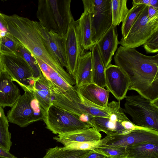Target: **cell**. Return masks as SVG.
Wrapping results in <instances>:
<instances>
[{
    "label": "cell",
    "mask_w": 158,
    "mask_h": 158,
    "mask_svg": "<svg viewBox=\"0 0 158 158\" xmlns=\"http://www.w3.org/2000/svg\"><path fill=\"white\" fill-rule=\"evenodd\" d=\"M2 67L13 81L16 82L24 91L32 92L35 80L29 65L18 52H0Z\"/></svg>",
    "instance_id": "obj_8"
},
{
    "label": "cell",
    "mask_w": 158,
    "mask_h": 158,
    "mask_svg": "<svg viewBox=\"0 0 158 158\" xmlns=\"http://www.w3.org/2000/svg\"><path fill=\"white\" fill-rule=\"evenodd\" d=\"M74 77L76 88L93 83L91 52H85L80 56Z\"/></svg>",
    "instance_id": "obj_19"
},
{
    "label": "cell",
    "mask_w": 158,
    "mask_h": 158,
    "mask_svg": "<svg viewBox=\"0 0 158 158\" xmlns=\"http://www.w3.org/2000/svg\"></svg>",
    "instance_id": "obj_41"
},
{
    "label": "cell",
    "mask_w": 158,
    "mask_h": 158,
    "mask_svg": "<svg viewBox=\"0 0 158 158\" xmlns=\"http://www.w3.org/2000/svg\"><path fill=\"white\" fill-rule=\"evenodd\" d=\"M10 34L7 22L3 14L0 12V39Z\"/></svg>",
    "instance_id": "obj_34"
},
{
    "label": "cell",
    "mask_w": 158,
    "mask_h": 158,
    "mask_svg": "<svg viewBox=\"0 0 158 158\" xmlns=\"http://www.w3.org/2000/svg\"><path fill=\"white\" fill-rule=\"evenodd\" d=\"M110 158L106 157H105V158Z\"/></svg>",
    "instance_id": "obj_40"
},
{
    "label": "cell",
    "mask_w": 158,
    "mask_h": 158,
    "mask_svg": "<svg viewBox=\"0 0 158 158\" xmlns=\"http://www.w3.org/2000/svg\"><path fill=\"white\" fill-rule=\"evenodd\" d=\"M125 98L124 111L134 124L158 131V99L150 101L139 94Z\"/></svg>",
    "instance_id": "obj_4"
},
{
    "label": "cell",
    "mask_w": 158,
    "mask_h": 158,
    "mask_svg": "<svg viewBox=\"0 0 158 158\" xmlns=\"http://www.w3.org/2000/svg\"><path fill=\"white\" fill-rule=\"evenodd\" d=\"M84 9L89 13L94 45L112 25L111 0H83Z\"/></svg>",
    "instance_id": "obj_7"
},
{
    "label": "cell",
    "mask_w": 158,
    "mask_h": 158,
    "mask_svg": "<svg viewBox=\"0 0 158 158\" xmlns=\"http://www.w3.org/2000/svg\"><path fill=\"white\" fill-rule=\"evenodd\" d=\"M145 5H140L132 7L129 10L125 18L123 21L121 31L122 36L121 39L127 36L131 28L134 23Z\"/></svg>",
    "instance_id": "obj_27"
},
{
    "label": "cell",
    "mask_w": 158,
    "mask_h": 158,
    "mask_svg": "<svg viewBox=\"0 0 158 158\" xmlns=\"http://www.w3.org/2000/svg\"><path fill=\"white\" fill-rule=\"evenodd\" d=\"M81 47V55L86 50L91 49L94 46L91 40L92 31L89 14L84 9L80 18L77 20Z\"/></svg>",
    "instance_id": "obj_21"
},
{
    "label": "cell",
    "mask_w": 158,
    "mask_h": 158,
    "mask_svg": "<svg viewBox=\"0 0 158 158\" xmlns=\"http://www.w3.org/2000/svg\"><path fill=\"white\" fill-rule=\"evenodd\" d=\"M0 157L3 158H17L14 155L0 146Z\"/></svg>",
    "instance_id": "obj_36"
},
{
    "label": "cell",
    "mask_w": 158,
    "mask_h": 158,
    "mask_svg": "<svg viewBox=\"0 0 158 158\" xmlns=\"http://www.w3.org/2000/svg\"><path fill=\"white\" fill-rule=\"evenodd\" d=\"M44 113L33 91H24L8 111L6 117L9 122L24 127L43 120Z\"/></svg>",
    "instance_id": "obj_5"
},
{
    "label": "cell",
    "mask_w": 158,
    "mask_h": 158,
    "mask_svg": "<svg viewBox=\"0 0 158 158\" xmlns=\"http://www.w3.org/2000/svg\"><path fill=\"white\" fill-rule=\"evenodd\" d=\"M71 0H39L36 13L40 24L47 30L64 36L74 19Z\"/></svg>",
    "instance_id": "obj_2"
},
{
    "label": "cell",
    "mask_w": 158,
    "mask_h": 158,
    "mask_svg": "<svg viewBox=\"0 0 158 158\" xmlns=\"http://www.w3.org/2000/svg\"><path fill=\"white\" fill-rule=\"evenodd\" d=\"M150 0H133L132 6L135 7L138 5H149Z\"/></svg>",
    "instance_id": "obj_37"
},
{
    "label": "cell",
    "mask_w": 158,
    "mask_h": 158,
    "mask_svg": "<svg viewBox=\"0 0 158 158\" xmlns=\"http://www.w3.org/2000/svg\"><path fill=\"white\" fill-rule=\"evenodd\" d=\"M147 53L158 52V31L153 34L143 45Z\"/></svg>",
    "instance_id": "obj_32"
},
{
    "label": "cell",
    "mask_w": 158,
    "mask_h": 158,
    "mask_svg": "<svg viewBox=\"0 0 158 158\" xmlns=\"http://www.w3.org/2000/svg\"><path fill=\"white\" fill-rule=\"evenodd\" d=\"M43 120L46 128L56 135L91 127L79 116L54 105L52 103L45 112Z\"/></svg>",
    "instance_id": "obj_6"
},
{
    "label": "cell",
    "mask_w": 158,
    "mask_h": 158,
    "mask_svg": "<svg viewBox=\"0 0 158 158\" xmlns=\"http://www.w3.org/2000/svg\"><path fill=\"white\" fill-rule=\"evenodd\" d=\"M96 44L106 68L111 64L119 44L116 27L111 25Z\"/></svg>",
    "instance_id": "obj_16"
},
{
    "label": "cell",
    "mask_w": 158,
    "mask_h": 158,
    "mask_svg": "<svg viewBox=\"0 0 158 158\" xmlns=\"http://www.w3.org/2000/svg\"><path fill=\"white\" fill-rule=\"evenodd\" d=\"M127 0H111L112 25H119L125 18L129 10L127 6Z\"/></svg>",
    "instance_id": "obj_26"
},
{
    "label": "cell",
    "mask_w": 158,
    "mask_h": 158,
    "mask_svg": "<svg viewBox=\"0 0 158 158\" xmlns=\"http://www.w3.org/2000/svg\"><path fill=\"white\" fill-rule=\"evenodd\" d=\"M9 126V121L3 108L0 106V146L10 152L12 142Z\"/></svg>",
    "instance_id": "obj_25"
},
{
    "label": "cell",
    "mask_w": 158,
    "mask_h": 158,
    "mask_svg": "<svg viewBox=\"0 0 158 158\" xmlns=\"http://www.w3.org/2000/svg\"><path fill=\"white\" fill-rule=\"evenodd\" d=\"M93 83L104 88L106 87L105 69L97 44L91 49Z\"/></svg>",
    "instance_id": "obj_23"
},
{
    "label": "cell",
    "mask_w": 158,
    "mask_h": 158,
    "mask_svg": "<svg viewBox=\"0 0 158 158\" xmlns=\"http://www.w3.org/2000/svg\"><path fill=\"white\" fill-rule=\"evenodd\" d=\"M111 113L110 117L91 116L89 122L91 127L102 131L107 135L125 134L130 132L123 126L124 122L130 120L120 106V102L113 101L108 103Z\"/></svg>",
    "instance_id": "obj_10"
},
{
    "label": "cell",
    "mask_w": 158,
    "mask_h": 158,
    "mask_svg": "<svg viewBox=\"0 0 158 158\" xmlns=\"http://www.w3.org/2000/svg\"><path fill=\"white\" fill-rule=\"evenodd\" d=\"M67 72L74 77L78 59L81 54V47L77 20L73 19L64 36Z\"/></svg>",
    "instance_id": "obj_12"
},
{
    "label": "cell",
    "mask_w": 158,
    "mask_h": 158,
    "mask_svg": "<svg viewBox=\"0 0 158 158\" xmlns=\"http://www.w3.org/2000/svg\"><path fill=\"white\" fill-rule=\"evenodd\" d=\"M89 151L64 150L56 146L48 149L42 158H84Z\"/></svg>",
    "instance_id": "obj_24"
},
{
    "label": "cell",
    "mask_w": 158,
    "mask_h": 158,
    "mask_svg": "<svg viewBox=\"0 0 158 158\" xmlns=\"http://www.w3.org/2000/svg\"><path fill=\"white\" fill-rule=\"evenodd\" d=\"M10 34L19 45L27 50L35 57L52 67L61 66L51 55L41 35L36 21L16 14H3Z\"/></svg>",
    "instance_id": "obj_1"
},
{
    "label": "cell",
    "mask_w": 158,
    "mask_h": 158,
    "mask_svg": "<svg viewBox=\"0 0 158 158\" xmlns=\"http://www.w3.org/2000/svg\"><path fill=\"white\" fill-rule=\"evenodd\" d=\"M19 46L17 41L10 34L0 39V50L1 52H17Z\"/></svg>",
    "instance_id": "obj_30"
},
{
    "label": "cell",
    "mask_w": 158,
    "mask_h": 158,
    "mask_svg": "<svg viewBox=\"0 0 158 158\" xmlns=\"http://www.w3.org/2000/svg\"><path fill=\"white\" fill-rule=\"evenodd\" d=\"M148 6H151L158 9V1L157 0H150Z\"/></svg>",
    "instance_id": "obj_38"
},
{
    "label": "cell",
    "mask_w": 158,
    "mask_h": 158,
    "mask_svg": "<svg viewBox=\"0 0 158 158\" xmlns=\"http://www.w3.org/2000/svg\"><path fill=\"white\" fill-rule=\"evenodd\" d=\"M101 145L100 140L82 143L72 142L68 143L61 147L64 150H94Z\"/></svg>",
    "instance_id": "obj_31"
},
{
    "label": "cell",
    "mask_w": 158,
    "mask_h": 158,
    "mask_svg": "<svg viewBox=\"0 0 158 158\" xmlns=\"http://www.w3.org/2000/svg\"><path fill=\"white\" fill-rule=\"evenodd\" d=\"M36 23L43 42L49 53L61 66L66 67L64 37L48 31L39 22L36 21Z\"/></svg>",
    "instance_id": "obj_14"
},
{
    "label": "cell",
    "mask_w": 158,
    "mask_h": 158,
    "mask_svg": "<svg viewBox=\"0 0 158 158\" xmlns=\"http://www.w3.org/2000/svg\"><path fill=\"white\" fill-rule=\"evenodd\" d=\"M3 71H4V69H3V68L2 65L1 57H0V75L1 74V73H2V72H3Z\"/></svg>",
    "instance_id": "obj_39"
},
{
    "label": "cell",
    "mask_w": 158,
    "mask_h": 158,
    "mask_svg": "<svg viewBox=\"0 0 158 158\" xmlns=\"http://www.w3.org/2000/svg\"><path fill=\"white\" fill-rule=\"evenodd\" d=\"M4 70L0 75V106L11 107L21 95L18 86Z\"/></svg>",
    "instance_id": "obj_17"
},
{
    "label": "cell",
    "mask_w": 158,
    "mask_h": 158,
    "mask_svg": "<svg viewBox=\"0 0 158 158\" xmlns=\"http://www.w3.org/2000/svg\"><path fill=\"white\" fill-rule=\"evenodd\" d=\"M127 158H158V144L144 142L126 147Z\"/></svg>",
    "instance_id": "obj_22"
},
{
    "label": "cell",
    "mask_w": 158,
    "mask_h": 158,
    "mask_svg": "<svg viewBox=\"0 0 158 158\" xmlns=\"http://www.w3.org/2000/svg\"><path fill=\"white\" fill-rule=\"evenodd\" d=\"M82 99L89 105L105 109L108 107L109 91L92 83L76 88Z\"/></svg>",
    "instance_id": "obj_15"
},
{
    "label": "cell",
    "mask_w": 158,
    "mask_h": 158,
    "mask_svg": "<svg viewBox=\"0 0 158 158\" xmlns=\"http://www.w3.org/2000/svg\"><path fill=\"white\" fill-rule=\"evenodd\" d=\"M33 93L45 112L52 103V97L50 83L42 74L35 79Z\"/></svg>",
    "instance_id": "obj_20"
},
{
    "label": "cell",
    "mask_w": 158,
    "mask_h": 158,
    "mask_svg": "<svg viewBox=\"0 0 158 158\" xmlns=\"http://www.w3.org/2000/svg\"><path fill=\"white\" fill-rule=\"evenodd\" d=\"M101 145L127 146L148 142L158 144V131L152 129H138L125 134L107 135L100 139Z\"/></svg>",
    "instance_id": "obj_11"
},
{
    "label": "cell",
    "mask_w": 158,
    "mask_h": 158,
    "mask_svg": "<svg viewBox=\"0 0 158 158\" xmlns=\"http://www.w3.org/2000/svg\"><path fill=\"white\" fill-rule=\"evenodd\" d=\"M17 52L27 62L35 78H36L42 74L40 69L35 57L27 50L19 45Z\"/></svg>",
    "instance_id": "obj_29"
},
{
    "label": "cell",
    "mask_w": 158,
    "mask_h": 158,
    "mask_svg": "<svg viewBox=\"0 0 158 158\" xmlns=\"http://www.w3.org/2000/svg\"><path fill=\"white\" fill-rule=\"evenodd\" d=\"M110 158H127L126 147L120 146L101 145L94 150Z\"/></svg>",
    "instance_id": "obj_28"
},
{
    "label": "cell",
    "mask_w": 158,
    "mask_h": 158,
    "mask_svg": "<svg viewBox=\"0 0 158 158\" xmlns=\"http://www.w3.org/2000/svg\"><path fill=\"white\" fill-rule=\"evenodd\" d=\"M52 97V103L54 105L76 114L87 122V116L109 118L110 107L101 109L92 106L85 102L76 90L62 92L50 83Z\"/></svg>",
    "instance_id": "obj_3"
},
{
    "label": "cell",
    "mask_w": 158,
    "mask_h": 158,
    "mask_svg": "<svg viewBox=\"0 0 158 158\" xmlns=\"http://www.w3.org/2000/svg\"><path fill=\"white\" fill-rule=\"evenodd\" d=\"M106 87L118 101L126 96L130 85L127 74L119 66L111 64L105 69Z\"/></svg>",
    "instance_id": "obj_13"
},
{
    "label": "cell",
    "mask_w": 158,
    "mask_h": 158,
    "mask_svg": "<svg viewBox=\"0 0 158 158\" xmlns=\"http://www.w3.org/2000/svg\"><path fill=\"white\" fill-rule=\"evenodd\" d=\"M148 21L149 23L153 24L158 23V9L148 6Z\"/></svg>",
    "instance_id": "obj_33"
},
{
    "label": "cell",
    "mask_w": 158,
    "mask_h": 158,
    "mask_svg": "<svg viewBox=\"0 0 158 158\" xmlns=\"http://www.w3.org/2000/svg\"><path fill=\"white\" fill-rule=\"evenodd\" d=\"M148 6L143 9L131 28L127 36L121 39L119 44L127 48H134L143 45L155 32L158 31V23H149L148 21Z\"/></svg>",
    "instance_id": "obj_9"
},
{
    "label": "cell",
    "mask_w": 158,
    "mask_h": 158,
    "mask_svg": "<svg viewBox=\"0 0 158 158\" xmlns=\"http://www.w3.org/2000/svg\"><path fill=\"white\" fill-rule=\"evenodd\" d=\"M102 135L95 128L89 127L60 134L53 138L64 146L70 143H82L98 141Z\"/></svg>",
    "instance_id": "obj_18"
},
{
    "label": "cell",
    "mask_w": 158,
    "mask_h": 158,
    "mask_svg": "<svg viewBox=\"0 0 158 158\" xmlns=\"http://www.w3.org/2000/svg\"><path fill=\"white\" fill-rule=\"evenodd\" d=\"M106 157L104 155L94 150H92L89 151L84 158H104Z\"/></svg>",
    "instance_id": "obj_35"
}]
</instances>
